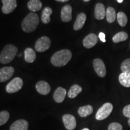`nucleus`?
<instances>
[{
	"mask_svg": "<svg viewBox=\"0 0 130 130\" xmlns=\"http://www.w3.org/2000/svg\"><path fill=\"white\" fill-rule=\"evenodd\" d=\"M93 68L95 72L100 77L104 78L106 75V68L104 61L100 58H96L93 61Z\"/></svg>",
	"mask_w": 130,
	"mask_h": 130,
	"instance_id": "0eeeda50",
	"label": "nucleus"
},
{
	"mask_svg": "<svg viewBox=\"0 0 130 130\" xmlns=\"http://www.w3.org/2000/svg\"><path fill=\"white\" fill-rule=\"evenodd\" d=\"M27 7L30 11L35 12L41 9L42 4L40 0H30L27 4Z\"/></svg>",
	"mask_w": 130,
	"mask_h": 130,
	"instance_id": "aec40b11",
	"label": "nucleus"
},
{
	"mask_svg": "<svg viewBox=\"0 0 130 130\" xmlns=\"http://www.w3.org/2000/svg\"><path fill=\"white\" fill-rule=\"evenodd\" d=\"M72 9L70 5H66L61 11V19L64 22H68L72 19Z\"/></svg>",
	"mask_w": 130,
	"mask_h": 130,
	"instance_id": "ddd939ff",
	"label": "nucleus"
},
{
	"mask_svg": "<svg viewBox=\"0 0 130 130\" xmlns=\"http://www.w3.org/2000/svg\"><path fill=\"white\" fill-rule=\"evenodd\" d=\"M14 73V69L12 66L3 67L0 69V82L3 83L9 79Z\"/></svg>",
	"mask_w": 130,
	"mask_h": 130,
	"instance_id": "1a4fd4ad",
	"label": "nucleus"
},
{
	"mask_svg": "<svg viewBox=\"0 0 130 130\" xmlns=\"http://www.w3.org/2000/svg\"><path fill=\"white\" fill-rule=\"evenodd\" d=\"M105 6L102 3H98L95 8V18L97 20H102L105 18Z\"/></svg>",
	"mask_w": 130,
	"mask_h": 130,
	"instance_id": "dca6fc26",
	"label": "nucleus"
},
{
	"mask_svg": "<svg viewBox=\"0 0 130 130\" xmlns=\"http://www.w3.org/2000/svg\"><path fill=\"white\" fill-rule=\"evenodd\" d=\"M57 2H61V3H65L67 2V1H69V0H56Z\"/></svg>",
	"mask_w": 130,
	"mask_h": 130,
	"instance_id": "2f4dec72",
	"label": "nucleus"
},
{
	"mask_svg": "<svg viewBox=\"0 0 130 130\" xmlns=\"http://www.w3.org/2000/svg\"><path fill=\"white\" fill-rule=\"evenodd\" d=\"M39 23V19L37 14L35 13H30L22 21V28L25 32H32L37 28Z\"/></svg>",
	"mask_w": 130,
	"mask_h": 130,
	"instance_id": "f03ea898",
	"label": "nucleus"
},
{
	"mask_svg": "<svg viewBox=\"0 0 130 130\" xmlns=\"http://www.w3.org/2000/svg\"><path fill=\"white\" fill-rule=\"evenodd\" d=\"M84 1H85V2H88V1H90V0H84Z\"/></svg>",
	"mask_w": 130,
	"mask_h": 130,
	"instance_id": "c9c22d12",
	"label": "nucleus"
},
{
	"mask_svg": "<svg viewBox=\"0 0 130 130\" xmlns=\"http://www.w3.org/2000/svg\"><path fill=\"white\" fill-rule=\"evenodd\" d=\"M129 48H130V43H129Z\"/></svg>",
	"mask_w": 130,
	"mask_h": 130,
	"instance_id": "e433bc0d",
	"label": "nucleus"
},
{
	"mask_svg": "<svg viewBox=\"0 0 130 130\" xmlns=\"http://www.w3.org/2000/svg\"><path fill=\"white\" fill-rule=\"evenodd\" d=\"M72 58V53L69 50H62L56 52L51 57V62L56 67H62L68 64Z\"/></svg>",
	"mask_w": 130,
	"mask_h": 130,
	"instance_id": "f257e3e1",
	"label": "nucleus"
},
{
	"mask_svg": "<svg viewBox=\"0 0 130 130\" xmlns=\"http://www.w3.org/2000/svg\"><path fill=\"white\" fill-rule=\"evenodd\" d=\"M63 124L68 130H74L77 126L75 118L72 115L66 114L62 117Z\"/></svg>",
	"mask_w": 130,
	"mask_h": 130,
	"instance_id": "6e6552de",
	"label": "nucleus"
},
{
	"mask_svg": "<svg viewBox=\"0 0 130 130\" xmlns=\"http://www.w3.org/2000/svg\"><path fill=\"white\" fill-rule=\"evenodd\" d=\"M82 130H90L89 129V128H84V129H83Z\"/></svg>",
	"mask_w": 130,
	"mask_h": 130,
	"instance_id": "f704fd0d",
	"label": "nucleus"
},
{
	"mask_svg": "<svg viewBox=\"0 0 130 130\" xmlns=\"http://www.w3.org/2000/svg\"><path fill=\"white\" fill-rule=\"evenodd\" d=\"M86 14L84 13H81L78 14L75 22L74 24V30L75 31L80 30L83 27L86 21Z\"/></svg>",
	"mask_w": 130,
	"mask_h": 130,
	"instance_id": "f3484780",
	"label": "nucleus"
},
{
	"mask_svg": "<svg viewBox=\"0 0 130 130\" xmlns=\"http://www.w3.org/2000/svg\"><path fill=\"white\" fill-rule=\"evenodd\" d=\"M23 81L19 77H16L12 79L6 86V92L9 93H13L18 92L22 88Z\"/></svg>",
	"mask_w": 130,
	"mask_h": 130,
	"instance_id": "39448f33",
	"label": "nucleus"
},
{
	"mask_svg": "<svg viewBox=\"0 0 130 130\" xmlns=\"http://www.w3.org/2000/svg\"><path fill=\"white\" fill-rule=\"evenodd\" d=\"M113 106L112 104L107 102L103 104L98 110L96 114V119L98 121H102L109 116V115L113 111Z\"/></svg>",
	"mask_w": 130,
	"mask_h": 130,
	"instance_id": "20e7f679",
	"label": "nucleus"
},
{
	"mask_svg": "<svg viewBox=\"0 0 130 130\" xmlns=\"http://www.w3.org/2000/svg\"><path fill=\"white\" fill-rule=\"evenodd\" d=\"M36 89L40 94L43 95H46L51 91V87L50 84L45 81H40L36 85Z\"/></svg>",
	"mask_w": 130,
	"mask_h": 130,
	"instance_id": "f8f14e48",
	"label": "nucleus"
},
{
	"mask_svg": "<svg viewBox=\"0 0 130 130\" xmlns=\"http://www.w3.org/2000/svg\"><path fill=\"white\" fill-rule=\"evenodd\" d=\"M93 107L90 105H87L85 106L79 107L78 110V113L81 118H85L93 113Z\"/></svg>",
	"mask_w": 130,
	"mask_h": 130,
	"instance_id": "6ab92c4d",
	"label": "nucleus"
},
{
	"mask_svg": "<svg viewBox=\"0 0 130 130\" xmlns=\"http://www.w3.org/2000/svg\"><path fill=\"white\" fill-rule=\"evenodd\" d=\"M99 38H100V39L101 40L102 42H106V40H105V35L104 32H101L99 34Z\"/></svg>",
	"mask_w": 130,
	"mask_h": 130,
	"instance_id": "7c9ffc66",
	"label": "nucleus"
},
{
	"mask_svg": "<svg viewBox=\"0 0 130 130\" xmlns=\"http://www.w3.org/2000/svg\"><path fill=\"white\" fill-rule=\"evenodd\" d=\"M81 91H82V87L78 85V84H74V85L71 86L69 92H68V97L72 99L75 98L77 96V95L79 93H81Z\"/></svg>",
	"mask_w": 130,
	"mask_h": 130,
	"instance_id": "4be33fe9",
	"label": "nucleus"
},
{
	"mask_svg": "<svg viewBox=\"0 0 130 130\" xmlns=\"http://www.w3.org/2000/svg\"><path fill=\"white\" fill-rule=\"evenodd\" d=\"M123 114L126 118H130V104L126 105L123 109Z\"/></svg>",
	"mask_w": 130,
	"mask_h": 130,
	"instance_id": "c756f323",
	"label": "nucleus"
},
{
	"mask_svg": "<svg viewBox=\"0 0 130 130\" xmlns=\"http://www.w3.org/2000/svg\"><path fill=\"white\" fill-rule=\"evenodd\" d=\"M121 69L122 72H127L130 74V58L125 60L121 65Z\"/></svg>",
	"mask_w": 130,
	"mask_h": 130,
	"instance_id": "cd10ccee",
	"label": "nucleus"
},
{
	"mask_svg": "<svg viewBox=\"0 0 130 130\" xmlns=\"http://www.w3.org/2000/svg\"><path fill=\"white\" fill-rule=\"evenodd\" d=\"M123 127L122 125L118 122L111 123L108 126V130H122Z\"/></svg>",
	"mask_w": 130,
	"mask_h": 130,
	"instance_id": "c85d7f7f",
	"label": "nucleus"
},
{
	"mask_svg": "<svg viewBox=\"0 0 130 130\" xmlns=\"http://www.w3.org/2000/svg\"><path fill=\"white\" fill-rule=\"evenodd\" d=\"M18 53V48L14 45L9 44L4 47L0 54V63L7 64L14 59Z\"/></svg>",
	"mask_w": 130,
	"mask_h": 130,
	"instance_id": "7ed1b4c3",
	"label": "nucleus"
},
{
	"mask_svg": "<svg viewBox=\"0 0 130 130\" xmlns=\"http://www.w3.org/2000/svg\"><path fill=\"white\" fill-rule=\"evenodd\" d=\"M10 118V113L7 111H0V126L7 123Z\"/></svg>",
	"mask_w": 130,
	"mask_h": 130,
	"instance_id": "bb28decb",
	"label": "nucleus"
},
{
	"mask_svg": "<svg viewBox=\"0 0 130 130\" xmlns=\"http://www.w3.org/2000/svg\"><path fill=\"white\" fill-rule=\"evenodd\" d=\"M36 58L35 51L31 48H27L24 51V58L27 63H32Z\"/></svg>",
	"mask_w": 130,
	"mask_h": 130,
	"instance_id": "a211bd4d",
	"label": "nucleus"
},
{
	"mask_svg": "<svg viewBox=\"0 0 130 130\" xmlns=\"http://www.w3.org/2000/svg\"><path fill=\"white\" fill-rule=\"evenodd\" d=\"M98 40V37L95 34L90 33L85 37L83 41V44L85 48L89 49L95 46L97 43Z\"/></svg>",
	"mask_w": 130,
	"mask_h": 130,
	"instance_id": "9b49d317",
	"label": "nucleus"
},
{
	"mask_svg": "<svg viewBox=\"0 0 130 130\" xmlns=\"http://www.w3.org/2000/svg\"><path fill=\"white\" fill-rule=\"evenodd\" d=\"M66 95V89L61 87H58L55 90L53 95L54 100L57 103H61L64 100L65 97Z\"/></svg>",
	"mask_w": 130,
	"mask_h": 130,
	"instance_id": "2eb2a0df",
	"label": "nucleus"
},
{
	"mask_svg": "<svg viewBox=\"0 0 130 130\" xmlns=\"http://www.w3.org/2000/svg\"><path fill=\"white\" fill-rule=\"evenodd\" d=\"M116 18L118 24H119L120 26L122 27H125L128 22V18L125 13L119 12L117 14Z\"/></svg>",
	"mask_w": 130,
	"mask_h": 130,
	"instance_id": "a878e982",
	"label": "nucleus"
},
{
	"mask_svg": "<svg viewBox=\"0 0 130 130\" xmlns=\"http://www.w3.org/2000/svg\"><path fill=\"white\" fill-rule=\"evenodd\" d=\"M2 12L4 14L10 13L17 7L16 0H2Z\"/></svg>",
	"mask_w": 130,
	"mask_h": 130,
	"instance_id": "9d476101",
	"label": "nucleus"
},
{
	"mask_svg": "<svg viewBox=\"0 0 130 130\" xmlns=\"http://www.w3.org/2000/svg\"><path fill=\"white\" fill-rule=\"evenodd\" d=\"M53 10L51 8L46 7L42 11L41 15V20L43 24H47L50 22V16L51 15Z\"/></svg>",
	"mask_w": 130,
	"mask_h": 130,
	"instance_id": "5701e85b",
	"label": "nucleus"
},
{
	"mask_svg": "<svg viewBox=\"0 0 130 130\" xmlns=\"http://www.w3.org/2000/svg\"><path fill=\"white\" fill-rule=\"evenodd\" d=\"M128 125H129V126H130V118H129V120H128Z\"/></svg>",
	"mask_w": 130,
	"mask_h": 130,
	"instance_id": "72a5a7b5",
	"label": "nucleus"
},
{
	"mask_svg": "<svg viewBox=\"0 0 130 130\" xmlns=\"http://www.w3.org/2000/svg\"><path fill=\"white\" fill-rule=\"evenodd\" d=\"M118 2L119 3H121L123 2V0H118Z\"/></svg>",
	"mask_w": 130,
	"mask_h": 130,
	"instance_id": "473e14b6",
	"label": "nucleus"
},
{
	"mask_svg": "<svg viewBox=\"0 0 130 130\" xmlns=\"http://www.w3.org/2000/svg\"><path fill=\"white\" fill-rule=\"evenodd\" d=\"M116 11L114 8L111 7H108L106 10V19L108 23H113L115 22V19L116 18Z\"/></svg>",
	"mask_w": 130,
	"mask_h": 130,
	"instance_id": "b1692460",
	"label": "nucleus"
},
{
	"mask_svg": "<svg viewBox=\"0 0 130 130\" xmlns=\"http://www.w3.org/2000/svg\"><path fill=\"white\" fill-rule=\"evenodd\" d=\"M128 38V35L126 32L124 31H121L119 32L118 33L116 34L113 37V42L114 43H119V42L125 41V40Z\"/></svg>",
	"mask_w": 130,
	"mask_h": 130,
	"instance_id": "393cba45",
	"label": "nucleus"
},
{
	"mask_svg": "<svg viewBox=\"0 0 130 130\" xmlns=\"http://www.w3.org/2000/svg\"><path fill=\"white\" fill-rule=\"evenodd\" d=\"M51 46V40L46 36L40 37L37 40L35 44V50L37 52H44L48 50Z\"/></svg>",
	"mask_w": 130,
	"mask_h": 130,
	"instance_id": "423d86ee",
	"label": "nucleus"
},
{
	"mask_svg": "<svg viewBox=\"0 0 130 130\" xmlns=\"http://www.w3.org/2000/svg\"><path fill=\"white\" fill-rule=\"evenodd\" d=\"M28 122L24 119H19L14 122L10 127V130H28Z\"/></svg>",
	"mask_w": 130,
	"mask_h": 130,
	"instance_id": "4468645a",
	"label": "nucleus"
},
{
	"mask_svg": "<svg viewBox=\"0 0 130 130\" xmlns=\"http://www.w3.org/2000/svg\"><path fill=\"white\" fill-rule=\"evenodd\" d=\"M119 81L122 86L125 87H130V74L122 72L119 76Z\"/></svg>",
	"mask_w": 130,
	"mask_h": 130,
	"instance_id": "412c9836",
	"label": "nucleus"
}]
</instances>
